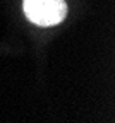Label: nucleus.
Masks as SVG:
<instances>
[{
	"mask_svg": "<svg viewBox=\"0 0 115 123\" xmlns=\"http://www.w3.org/2000/svg\"><path fill=\"white\" fill-rule=\"evenodd\" d=\"M22 9L26 17L38 26H55L67 15L65 0H24Z\"/></svg>",
	"mask_w": 115,
	"mask_h": 123,
	"instance_id": "1",
	"label": "nucleus"
}]
</instances>
